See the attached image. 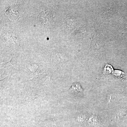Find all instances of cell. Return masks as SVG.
Segmentation results:
<instances>
[{"mask_svg":"<svg viewBox=\"0 0 127 127\" xmlns=\"http://www.w3.org/2000/svg\"><path fill=\"white\" fill-rule=\"evenodd\" d=\"M11 60L10 61L8 62L5 63L4 64V67H13V66L12 65V64H11Z\"/></svg>","mask_w":127,"mask_h":127,"instance_id":"3957f363","label":"cell"},{"mask_svg":"<svg viewBox=\"0 0 127 127\" xmlns=\"http://www.w3.org/2000/svg\"><path fill=\"white\" fill-rule=\"evenodd\" d=\"M69 90L73 93H80L83 92V89L82 88L81 84L78 82H75L73 83L69 89Z\"/></svg>","mask_w":127,"mask_h":127,"instance_id":"6da1fadb","label":"cell"},{"mask_svg":"<svg viewBox=\"0 0 127 127\" xmlns=\"http://www.w3.org/2000/svg\"><path fill=\"white\" fill-rule=\"evenodd\" d=\"M48 13V12L47 11L43 10L39 13V18L41 23H46L49 20L50 16L49 13Z\"/></svg>","mask_w":127,"mask_h":127,"instance_id":"7a4b0ae2","label":"cell"}]
</instances>
